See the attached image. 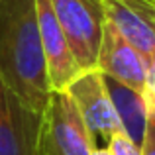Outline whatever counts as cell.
Wrapping results in <instances>:
<instances>
[{
	"instance_id": "obj_1",
	"label": "cell",
	"mask_w": 155,
	"mask_h": 155,
	"mask_svg": "<svg viewBox=\"0 0 155 155\" xmlns=\"http://www.w3.org/2000/svg\"><path fill=\"white\" fill-rule=\"evenodd\" d=\"M0 77L31 110L45 112L53 91L35 0H0Z\"/></svg>"
},
{
	"instance_id": "obj_4",
	"label": "cell",
	"mask_w": 155,
	"mask_h": 155,
	"mask_svg": "<svg viewBox=\"0 0 155 155\" xmlns=\"http://www.w3.org/2000/svg\"><path fill=\"white\" fill-rule=\"evenodd\" d=\"M43 114L31 110L0 77V155H41Z\"/></svg>"
},
{
	"instance_id": "obj_8",
	"label": "cell",
	"mask_w": 155,
	"mask_h": 155,
	"mask_svg": "<svg viewBox=\"0 0 155 155\" xmlns=\"http://www.w3.org/2000/svg\"><path fill=\"white\" fill-rule=\"evenodd\" d=\"M96 71L120 81L122 84L137 92H143L147 79V61L114 30L112 24H106Z\"/></svg>"
},
{
	"instance_id": "obj_6",
	"label": "cell",
	"mask_w": 155,
	"mask_h": 155,
	"mask_svg": "<svg viewBox=\"0 0 155 155\" xmlns=\"http://www.w3.org/2000/svg\"><path fill=\"white\" fill-rule=\"evenodd\" d=\"M38 6V22L39 35H41L43 55L47 63V75H49L51 91H67L69 84L81 75V67L71 51L67 38L61 30L57 16L53 12L51 0H35Z\"/></svg>"
},
{
	"instance_id": "obj_9",
	"label": "cell",
	"mask_w": 155,
	"mask_h": 155,
	"mask_svg": "<svg viewBox=\"0 0 155 155\" xmlns=\"http://www.w3.org/2000/svg\"><path fill=\"white\" fill-rule=\"evenodd\" d=\"M102 79H104L106 91L110 94V100H112V106L116 110V116L120 120L124 134L136 145L141 147L145 128H147V118H149L143 92L134 91V88L122 84L120 81L112 79V77L102 75Z\"/></svg>"
},
{
	"instance_id": "obj_11",
	"label": "cell",
	"mask_w": 155,
	"mask_h": 155,
	"mask_svg": "<svg viewBox=\"0 0 155 155\" xmlns=\"http://www.w3.org/2000/svg\"><path fill=\"white\" fill-rule=\"evenodd\" d=\"M143 98H145V106H147L149 116H155V59L149 61V65H147V79H145V87H143Z\"/></svg>"
},
{
	"instance_id": "obj_10",
	"label": "cell",
	"mask_w": 155,
	"mask_h": 155,
	"mask_svg": "<svg viewBox=\"0 0 155 155\" xmlns=\"http://www.w3.org/2000/svg\"><path fill=\"white\" fill-rule=\"evenodd\" d=\"M108 149L112 151V155H141V147L134 143L124 132L110 137Z\"/></svg>"
},
{
	"instance_id": "obj_12",
	"label": "cell",
	"mask_w": 155,
	"mask_h": 155,
	"mask_svg": "<svg viewBox=\"0 0 155 155\" xmlns=\"http://www.w3.org/2000/svg\"><path fill=\"white\" fill-rule=\"evenodd\" d=\"M141 155H155V116L147 118V128L141 141Z\"/></svg>"
},
{
	"instance_id": "obj_3",
	"label": "cell",
	"mask_w": 155,
	"mask_h": 155,
	"mask_svg": "<svg viewBox=\"0 0 155 155\" xmlns=\"http://www.w3.org/2000/svg\"><path fill=\"white\" fill-rule=\"evenodd\" d=\"M96 137L67 91L51 92L43 112L41 151L45 155H92Z\"/></svg>"
},
{
	"instance_id": "obj_5",
	"label": "cell",
	"mask_w": 155,
	"mask_h": 155,
	"mask_svg": "<svg viewBox=\"0 0 155 155\" xmlns=\"http://www.w3.org/2000/svg\"><path fill=\"white\" fill-rule=\"evenodd\" d=\"M67 92L75 100L79 112L83 114L88 130L94 137H102L110 141V137L124 132L116 110L112 106L110 94L100 71H84L69 84Z\"/></svg>"
},
{
	"instance_id": "obj_13",
	"label": "cell",
	"mask_w": 155,
	"mask_h": 155,
	"mask_svg": "<svg viewBox=\"0 0 155 155\" xmlns=\"http://www.w3.org/2000/svg\"><path fill=\"white\" fill-rule=\"evenodd\" d=\"M92 155H112V151H110L108 145H106V147H96L94 151H92Z\"/></svg>"
},
{
	"instance_id": "obj_14",
	"label": "cell",
	"mask_w": 155,
	"mask_h": 155,
	"mask_svg": "<svg viewBox=\"0 0 155 155\" xmlns=\"http://www.w3.org/2000/svg\"><path fill=\"white\" fill-rule=\"evenodd\" d=\"M41 155H45V153H43V151H41Z\"/></svg>"
},
{
	"instance_id": "obj_2",
	"label": "cell",
	"mask_w": 155,
	"mask_h": 155,
	"mask_svg": "<svg viewBox=\"0 0 155 155\" xmlns=\"http://www.w3.org/2000/svg\"><path fill=\"white\" fill-rule=\"evenodd\" d=\"M51 6L81 71H96L108 24L106 0H51Z\"/></svg>"
},
{
	"instance_id": "obj_7",
	"label": "cell",
	"mask_w": 155,
	"mask_h": 155,
	"mask_svg": "<svg viewBox=\"0 0 155 155\" xmlns=\"http://www.w3.org/2000/svg\"><path fill=\"white\" fill-rule=\"evenodd\" d=\"M106 18L147 65L155 59V0H106Z\"/></svg>"
}]
</instances>
